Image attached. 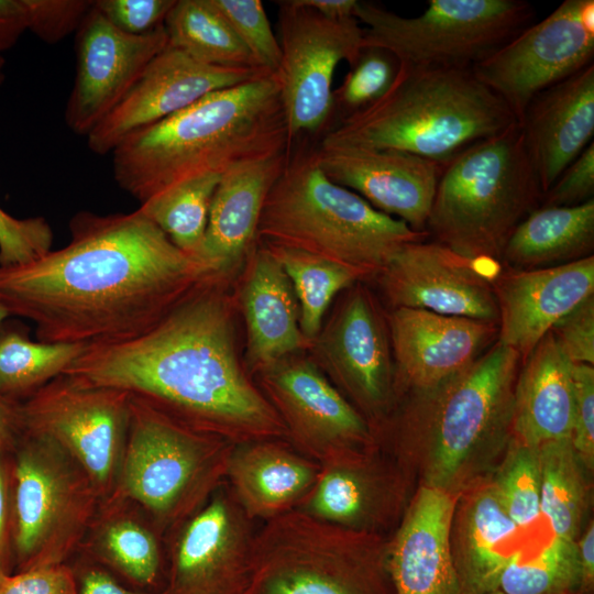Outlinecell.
Wrapping results in <instances>:
<instances>
[{"instance_id":"obj_7","label":"cell","mask_w":594,"mask_h":594,"mask_svg":"<svg viewBox=\"0 0 594 594\" xmlns=\"http://www.w3.org/2000/svg\"><path fill=\"white\" fill-rule=\"evenodd\" d=\"M542 198L516 122L446 163L426 231L463 256L499 262L513 231Z\"/></svg>"},{"instance_id":"obj_6","label":"cell","mask_w":594,"mask_h":594,"mask_svg":"<svg viewBox=\"0 0 594 594\" xmlns=\"http://www.w3.org/2000/svg\"><path fill=\"white\" fill-rule=\"evenodd\" d=\"M316 144L292 145L260 217L257 242L299 250L373 280L407 243L424 241L404 221L387 216L320 168Z\"/></svg>"},{"instance_id":"obj_53","label":"cell","mask_w":594,"mask_h":594,"mask_svg":"<svg viewBox=\"0 0 594 594\" xmlns=\"http://www.w3.org/2000/svg\"><path fill=\"white\" fill-rule=\"evenodd\" d=\"M21 403L0 394V451L12 452L23 435Z\"/></svg>"},{"instance_id":"obj_55","label":"cell","mask_w":594,"mask_h":594,"mask_svg":"<svg viewBox=\"0 0 594 594\" xmlns=\"http://www.w3.org/2000/svg\"><path fill=\"white\" fill-rule=\"evenodd\" d=\"M296 4L308 8L331 20L354 18L356 0H294Z\"/></svg>"},{"instance_id":"obj_14","label":"cell","mask_w":594,"mask_h":594,"mask_svg":"<svg viewBox=\"0 0 594 594\" xmlns=\"http://www.w3.org/2000/svg\"><path fill=\"white\" fill-rule=\"evenodd\" d=\"M341 294L309 351L376 437L398 402L386 310L364 282Z\"/></svg>"},{"instance_id":"obj_22","label":"cell","mask_w":594,"mask_h":594,"mask_svg":"<svg viewBox=\"0 0 594 594\" xmlns=\"http://www.w3.org/2000/svg\"><path fill=\"white\" fill-rule=\"evenodd\" d=\"M398 399L431 388L475 362L497 339V323L425 309L386 311Z\"/></svg>"},{"instance_id":"obj_44","label":"cell","mask_w":594,"mask_h":594,"mask_svg":"<svg viewBox=\"0 0 594 594\" xmlns=\"http://www.w3.org/2000/svg\"><path fill=\"white\" fill-rule=\"evenodd\" d=\"M90 0H24L28 30L55 44L78 31L92 8Z\"/></svg>"},{"instance_id":"obj_27","label":"cell","mask_w":594,"mask_h":594,"mask_svg":"<svg viewBox=\"0 0 594 594\" xmlns=\"http://www.w3.org/2000/svg\"><path fill=\"white\" fill-rule=\"evenodd\" d=\"M527 531L520 529L502 506L490 476L462 492L450 526V550L466 594L498 590L502 574L521 552Z\"/></svg>"},{"instance_id":"obj_30","label":"cell","mask_w":594,"mask_h":594,"mask_svg":"<svg viewBox=\"0 0 594 594\" xmlns=\"http://www.w3.org/2000/svg\"><path fill=\"white\" fill-rule=\"evenodd\" d=\"M320 464L286 440L234 444L226 482L246 516L267 521L296 509L312 490Z\"/></svg>"},{"instance_id":"obj_50","label":"cell","mask_w":594,"mask_h":594,"mask_svg":"<svg viewBox=\"0 0 594 594\" xmlns=\"http://www.w3.org/2000/svg\"><path fill=\"white\" fill-rule=\"evenodd\" d=\"M77 580V594H163L131 587L108 570L82 556L73 566Z\"/></svg>"},{"instance_id":"obj_35","label":"cell","mask_w":594,"mask_h":594,"mask_svg":"<svg viewBox=\"0 0 594 594\" xmlns=\"http://www.w3.org/2000/svg\"><path fill=\"white\" fill-rule=\"evenodd\" d=\"M164 26L168 45L200 63L261 68L209 0H176Z\"/></svg>"},{"instance_id":"obj_52","label":"cell","mask_w":594,"mask_h":594,"mask_svg":"<svg viewBox=\"0 0 594 594\" xmlns=\"http://www.w3.org/2000/svg\"><path fill=\"white\" fill-rule=\"evenodd\" d=\"M28 30L24 0H0V56Z\"/></svg>"},{"instance_id":"obj_34","label":"cell","mask_w":594,"mask_h":594,"mask_svg":"<svg viewBox=\"0 0 594 594\" xmlns=\"http://www.w3.org/2000/svg\"><path fill=\"white\" fill-rule=\"evenodd\" d=\"M537 449L541 517L554 537L575 541L588 522L593 472L581 461L569 439Z\"/></svg>"},{"instance_id":"obj_15","label":"cell","mask_w":594,"mask_h":594,"mask_svg":"<svg viewBox=\"0 0 594 594\" xmlns=\"http://www.w3.org/2000/svg\"><path fill=\"white\" fill-rule=\"evenodd\" d=\"M594 1L565 0L472 67L517 122L542 90L593 64Z\"/></svg>"},{"instance_id":"obj_29","label":"cell","mask_w":594,"mask_h":594,"mask_svg":"<svg viewBox=\"0 0 594 594\" xmlns=\"http://www.w3.org/2000/svg\"><path fill=\"white\" fill-rule=\"evenodd\" d=\"M240 306L246 330V370L258 374L279 361L309 350L299 326L293 286L277 261L257 242L244 263Z\"/></svg>"},{"instance_id":"obj_51","label":"cell","mask_w":594,"mask_h":594,"mask_svg":"<svg viewBox=\"0 0 594 594\" xmlns=\"http://www.w3.org/2000/svg\"><path fill=\"white\" fill-rule=\"evenodd\" d=\"M11 452L0 451V581L13 573Z\"/></svg>"},{"instance_id":"obj_33","label":"cell","mask_w":594,"mask_h":594,"mask_svg":"<svg viewBox=\"0 0 594 594\" xmlns=\"http://www.w3.org/2000/svg\"><path fill=\"white\" fill-rule=\"evenodd\" d=\"M594 199L573 207L540 206L513 231L499 258L513 270L558 266L593 255Z\"/></svg>"},{"instance_id":"obj_42","label":"cell","mask_w":594,"mask_h":594,"mask_svg":"<svg viewBox=\"0 0 594 594\" xmlns=\"http://www.w3.org/2000/svg\"><path fill=\"white\" fill-rule=\"evenodd\" d=\"M224 18L258 67L274 74L280 61L279 42L260 0H209Z\"/></svg>"},{"instance_id":"obj_19","label":"cell","mask_w":594,"mask_h":594,"mask_svg":"<svg viewBox=\"0 0 594 594\" xmlns=\"http://www.w3.org/2000/svg\"><path fill=\"white\" fill-rule=\"evenodd\" d=\"M414 480L381 447L320 465L297 510L356 532L389 537L413 495Z\"/></svg>"},{"instance_id":"obj_17","label":"cell","mask_w":594,"mask_h":594,"mask_svg":"<svg viewBox=\"0 0 594 594\" xmlns=\"http://www.w3.org/2000/svg\"><path fill=\"white\" fill-rule=\"evenodd\" d=\"M256 530L227 482L167 535L163 594H244Z\"/></svg>"},{"instance_id":"obj_5","label":"cell","mask_w":594,"mask_h":594,"mask_svg":"<svg viewBox=\"0 0 594 594\" xmlns=\"http://www.w3.org/2000/svg\"><path fill=\"white\" fill-rule=\"evenodd\" d=\"M516 122L472 69L398 67L380 100L338 121L318 145L395 150L448 163Z\"/></svg>"},{"instance_id":"obj_41","label":"cell","mask_w":594,"mask_h":594,"mask_svg":"<svg viewBox=\"0 0 594 594\" xmlns=\"http://www.w3.org/2000/svg\"><path fill=\"white\" fill-rule=\"evenodd\" d=\"M397 72L398 63L392 54L376 47L364 48L333 90L334 124L380 100L392 87Z\"/></svg>"},{"instance_id":"obj_16","label":"cell","mask_w":594,"mask_h":594,"mask_svg":"<svg viewBox=\"0 0 594 594\" xmlns=\"http://www.w3.org/2000/svg\"><path fill=\"white\" fill-rule=\"evenodd\" d=\"M255 376L288 443L320 465L380 447L367 421L312 359L292 355Z\"/></svg>"},{"instance_id":"obj_39","label":"cell","mask_w":594,"mask_h":594,"mask_svg":"<svg viewBox=\"0 0 594 594\" xmlns=\"http://www.w3.org/2000/svg\"><path fill=\"white\" fill-rule=\"evenodd\" d=\"M580 584L575 541L552 536L543 546L521 552L509 562L498 591L503 594H579Z\"/></svg>"},{"instance_id":"obj_13","label":"cell","mask_w":594,"mask_h":594,"mask_svg":"<svg viewBox=\"0 0 594 594\" xmlns=\"http://www.w3.org/2000/svg\"><path fill=\"white\" fill-rule=\"evenodd\" d=\"M131 394L62 374L21 403L23 433L63 449L100 502L117 486L130 421Z\"/></svg>"},{"instance_id":"obj_23","label":"cell","mask_w":594,"mask_h":594,"mask_svg":"<svg viewBox=\"0 0 594 594\" xmlns=\"http://www.w3.org/2000/svg\"><path fill=\"white\" fill-rule=\"evenodd\" d=\"M318 164L333 183L365 199L378 211L417 232L426 226L446 163L395 150L323 147Z\"/></svg>"},{"instance_id":"obj_24","label":"cell","mask_w":594,"mask_h":594,"mask_svg":"<svg viewBox=\"0 0 594 594\" xmlns=\"http://www.w3.org/2000/svg\"><path fill=\"white\" fill-rule=\"evenodd\" d=\"M493 289L497 342L516 350L522 360L563 316L594 295V255L539 270L502 266Z\"/></svg>"},{"instance_id":"obj_38","label":"cell","mask_w":594,"mask_h":594,"mask_svg":"<svg viewBox=\"0 0 594 594\" xmlns=\"http://www.w3.org/2000/svg\"><path fill=\"white\" fill-rule=\"evenodd\" d=\"M221 175L209 174L177 184L138 208L183 252L194 255L200 246L210 206Z\"/></svg>"},{"instance_id":"obj_45","label":"cell","mask_w":594,"mask_h":594,"mask_svg":"<svg viewBox=\"0 0 594 594\" xmlns=\"http://www.w3.org/2000/svg\"><path fill=\"white\" fill-rule=\"evenodd\" d=\"M176 0H95L94 8L116 29L145 35L164 25Z\"/></svg>"},{"instance_id":"obj_58","label":"cell","mask_w":594,"mask_h":594,"mask_svg":"<svg viewBox=\"0 0 594 594\" xmlns=\"http://www.w3.org/2000/svg\"><path fill=\"white\" fill-rule=\"evenodd\" d=\"M488 594H503V593H502L501 591L497 590V591H494V592L488 593Z\"/></svg>"},{"instance_id":"obj_48","label":"cell","mask_w":594,"mask_h":594,"mask_svg":"<svg viewBox=\"0 0 594 594\" xmlns=\"http://www.w3.org/2000/svg\"><path fill=\"white\" fill-rule=\"evenodd\" d=\"M593 195L594 143L592 142L563 169L543 195L541 206H579L594 199Z\"/></svg>"},{"instance_id":"obj_10","label":"cell","mask_w":594,"mask_h":594,"mask_svg":"<svg viewBox=\"0 0 594 594\" xmlns=\"http://www.w3.org/2000/svg\"><path fill=\"white\" fill-rule=\"evenodd\" d=\"M13 572L67 563L100 498L88 476L52 440L23 433L11 452Z\"/></svg>"},{"instance_id":"obj_1","label":"cell","mask_w":594,"mask_h":594,"mask_svg":"<svg viewBox=\"0 0 594 594\" xmlns=\"http://www.w3.org/2000/svg\"><path fill=\"white\" fill-rule=\"evenodd\" d=\"M70 241L29 263L0 266V305L31 320L37 341L114 344L148 331L210 277L139 209L80 211Z\"/></svg>"},{"instance_id":"obj_18","label":"cell","mask_w":594,"mask_h":594,"mask_svg":"<svg viewBox=\"0 0 594 594\" xmlns=\"http://www.w3.org/2000/svg\"><path fill=\"white\" fill-rule=\"evenodd\" d=\"M498 261L470 258L436 241L402 246L373 279L389 309H425L498 322L493 278Z\"/></svg>"},{"instance_id":"obj_20","label":"cell","mask_w":594,"mask_h":594,"mask_svg":"<svg viewBox=\"0 0 594 594\" xmlns=\"http://www.w3.org/2000/svg\"><path fill=\"white\" fill-rule=\"evenodd\" d=\"M76 40V74L65 107V122L74 133L87 136L168 45V36L164 25L145 35L123 33L92 3Z\"/></svg>"},{"instance_id":"obj_12","label":"cell","mask_w":594,"mask_h":594,"mask_svg":"<svg viewBox=\"0 0 594 594\" xmlns=\"http://www.w3.org/2000/svg\"><path fill=\"white\" fill-rule=\"evenodd\" d=\"M276 3L280 61L274 74L290 147L320 140L333 127L334 72L342 61H358L363 28L355 18L327 19L294 0Z\"/></svg>"},{"instance_id":"obj_56","label":"cell","mask_w":594,"mask_h":594,"mask_svg":"<svg viewBox=\"0 0 594 594\" xmlns=\"http://www.w3.org/2000/svg\"><path fill=\"white\" fill-rule=\"evenodd\" d=\"M9 317L8 311L0 305V328L3 324V321Z\"/></svg>"},{"instance_id":"obj_37","label":"cell","mask_w":594,"mask_h":594,"mask_svg":"<svg viewBox=\"0 0 594 594\" xmlns=\"http://www.w3.org/2000/svg\"><path fill=\"white\" fill-rule=\"evenodd\" d=\"M287 275L299 306V326L314 341L333 298L364 278L353 270L285 246L262 243Z\"/></svg>"},{"instance_id":"obj_4","label":"cell","mask_w":594,"mask_h":594,"mask_svg":"<svg viewBox=\"0 0 594 594\" xmlns=\"http://www.w3.org/2000/svg\"><path fill=\"white\" fill-rule=\"evenodd\" d=\"M288 150L276 77L266 74L128 135L112 151L113 176L141 205L188 179Z\"/></svg>"},{"instance_id":"obj_47","label":"cell","mask_w":594,"mask_h":594,"mask_svg":"<svg viewBox=\"0 0 594 594\" xmlns=\"http://www.w3.org/2000/svg\"><path fill=\"white\" fill-rule=\"evenodd\" d=\"M550 332L572 363L594 365V295L563 316Z\"/></svg>"},{"instance_id":"obj_21","label":"cell","mask_w":594,"mask_h":594,"mask_svg":"<svg viewBox=\"0 0 594 594\" xmlns=\"http://www.w3.org/2000/svg\"><path fill=\"white\" fill-rule=\"evenodd\" d=\"M262 68L200 63L167 45L146 66L119 105L87 135L90 151L105 155L131 133L154 124L217 90L263 75Z\"/></svg>"},{"instance_id":"obj_3","label":"cell","mask_w":594,"mask_h":594,"mask_svg":"<svg viewBox=\"0 0 594 594\" xmlns=\"http://www.w3.org/2000/svg\"><path fill=\"white\" fill-rule=\"evenodd\" d=\"M519 353L495 342L468 367L408 392L376 433L418 485L459 496L488 476L512 439Z\"/></svg>"},{"instance_id":"obj_2","label":"cell","mask_w":594,"mask_h":594,"mask_svg":"<svg viewBox=\"0 0 594 594\" xmlns=\"http://www.w3.org/2000/svg\"><path fill=\"white\" fill-rule=\"evenodd\" d=\"M228 280L206 278L148 331L87 346L64 374L141 397L233 444L286 440L280 418L238 355Z\"/></svg>"},{"instance_id":"obj_9","label":"cell","mask_w":594,"mask_h":594,"mask_svg":"<svg viewBox=\"0 0 594 594\" xmlns=\"http://www.w3.org/2000/svg\"><path fill=\"white\" fill-rule=\"evenodd\" d=\"M387 539L290 510L256 530L244 594H394Z\"/></svg>"},{"instance_id":"obj_49","label":"cell","mask_w":594,"mask_h":594,"mask_svg":"<svg viewBox=\"0 0 594 594\" xmlns=\"http://www.w3.org/2000/svg\"><path fill=\"white\" fill-rule=\"evenodd\" d=\"M0 594H77V580L68 563L13 572L0 581Z\"/></svg>"},{"instance_id":"obj_40","label":"cell","mask_w":594,"mask_h":594,"mask_svg":"<svg viewBox=\"0 0 594 594\" xmlns=\"http://www.w3.org/2000/svg\"><path fill=\"white\" fill-rule=\"evenodd\" d=\"M488 476L505 512L520 529L528 531L542 519L537 448L512 438L503 458Z\"/></svg>"},{"instance_id":"obj_57","label":"cell","mask_w":594,"mask_h":594,"mask_svg":"<svg viewBox=\"0 0 594 594\" xmlns=\"http://www.w3.org/2000/svg\"><path fill=\"white\" fill-rule=\"evenodd\" d=\"M3 69H4V59L2 56H0V85L4 78Z\"/></svg>"},{"instance_id":"obj_8","label":"cell","mask_w":594,"mask_h":594,"mask_svg":"<svg viewBox=\"0 0 594 594\" xmlns=\"http://www.w3.org/2000/svg\"><path fill=\"white\" fill-rule=\"evenodd\" d=\"M233 447L131 395L122 464L109 498L134 504L167 536L226 482Z\"/></svg>"},{"instance_id":"obj_25","label":"cell","mask_w":594,"mask_h":594,"mask_svg":"<svg viewBox=\"0 0 594 594\" xmlns=\"http://www.w3.org/2000/svg\"><path fill=\"white\" fill-rule=\"evenodd\" d=\"M457 498L425 485L414 491L387 539V569L394 594H466L449 540Z\"/></svg>"},{"instance_id":"obj_36","label":"cell","mask_w":594,"mask_h":594,"mask_svg":"<svg viewBox=\"0 0 594 594\" xmlns=\"http://www.w3.org/2000/svg\"><path fill=\"white\" fill-rule=\"evenodd\" d=\"M86 345L30 339L22 327L0 328V394L23 402L64 374Z\"/></svg>"},{"instance_id":"obj_32","label":"cell","mask_w":594,"mask_h":594,"mask_svg":"<svg viewBox=\"0 0 594 594\" xmlns=\"http://www.w3.org/2000/svg\"><path fill=\"white\" fill-rule=\"evenodd\" d=\"M163 537L134 504L108 498L99 503L80 546L82 556L124 584L160 591L163 576Z\"/></svg>"},{"instance_id":"obj_11","label":"cell","mask_w":594,"mask_h":594,"mask_svg":"<svg viewBox=\"0 0 594 594\" xmlns=\"http://www.w3.org/2000/svg\"><path fill=\"white\" fill-rule=\"evenodd\" d=\"M535 16L524 0H429L414 18L358 1L363 50L392 54L399 68L472 69L526 29Z\"/></svg>"},{"instance_id":"obj_26","label":"cell","mask_w":594,"mask_h":594,"mask_svg":"<svg viewBox=\"0 0 594 594\" xmlns=\"http://www.w3.org/2000/svg\"><path fill=\"white\" fill-rule=\"evenodd\" d=\"M287 152L241 163L221 175L204 240L193 255L209 275L229 279L257 245L263 205Z\"/></svg>"},{"instance_id":"obj_28","label":"cell","mask_w":594,"mask_h":594,"mask_svg":"<svg viewBox=\"0 0 594 594\" xmlns=\"http://www.w3.org/2000/svg\"><path fill=\"white\" fill-rule=\"evenodd\" d=\"M518 123L544 195L593 142L594 64L535 96Z\"/></svg>"},{"instance_id":"obj_31","label":"cell","mask_w":594,"mask_h":594,"mask_svg":"<svg viewBox=\"0 0 594 594\" xmlns=\"http://www.w3.org/2000/svg\"><path fill=\"white\" fill-rule=\"evenodd\" d=\"M572 364L550 331L521 360L514 388V440L538 448L571 439L574 415Z\"/></svg>"},{"instance_id":"obj_46","label":"cell","mask_w":594,"mask_h":594,"mask_svg":"<svg viewBox=\"0 0 594 594\" xmlns=\"http://www.w3.org/2000/svg\"><path fill=\"white\" fill-rule=\"evenodd\" d=\"M574 415L571 443L584 465L594 470V365L572 364Z\"/></svg>"},{"instance_id":"obj_43","label":"cell","mask_w":594,"mask_h":594,"mask_svg":"<svg viewBox=\"0 0 594 594\" xmlns=\"http://www.w3.org/2000/svg\"><path fill=\"white\" fill-rule=\"evenodd\" d=\"M52 244L53 231L43 217L19 219L0 208V266L34 261Z\"/></svg>"},{"instance_id":"obj_54","label":"cell","mask_w":594,"mask_h":594,"mask_svg":"<svg viewBox=\"0 0 594 594\" xmlns=\"http://www.w3.org/2000/svg\"><path fill=\"white\" fill-rule=\"evenodd\" d=\"M578 562L580 569V593L594 592V524L588 520L581 535L575 540Z\"/></svg>"}]
</instances>
